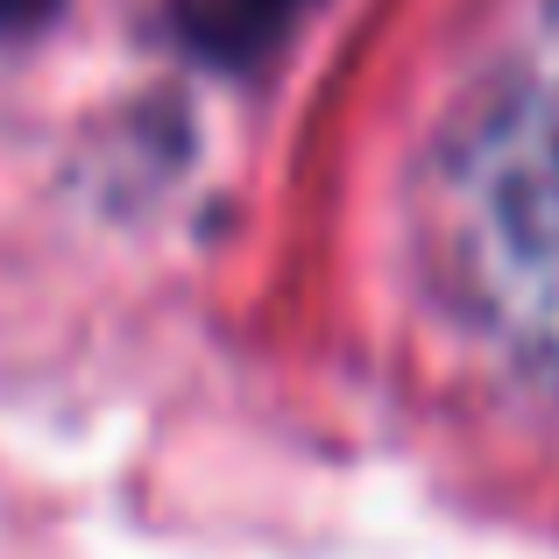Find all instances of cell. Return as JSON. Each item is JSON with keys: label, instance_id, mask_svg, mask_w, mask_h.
<instances>
[{"label": "cell", "instance_id": "obj_1", "mask_svg": "<svg viewBox=\"0 0 559 559\" xmlns=\"http://www.w3.org/2000/svg\"><path fill=\"white\" fill-rule=\"evenodd\" d=\"M284 28V0H199L191 8V36L219 57H241Z\"/></svg>", "mask_w": 559, "mask_h": 559}, {"label": "cell", "instance_id": "obj_2", "mask_svg": "<svg viewBox=\"0 0 559 559\" xmlns=\"http://www.w3.org/2000/svg\"><path fill=\"white\" fill-rule=\"evenodd\" d=\"M57 0H0V36H28V28L50 22Z\"/></svg>", "mask_w": 559, "mask_h": 559}]
</instances>
